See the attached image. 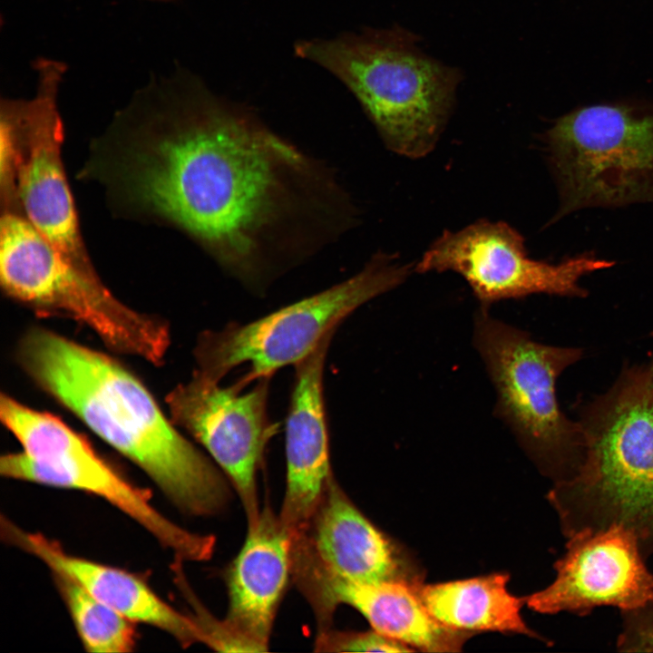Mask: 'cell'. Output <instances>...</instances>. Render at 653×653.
<instances>
[{
    "mask_svg": "<svg viewBox=\"0 0 653 653\" xmlns=\"http://www.w3.org/2000/svg\"><path fill=\"white\" fill-rule=\"evenodd\" d=\"M83 173L116 215L180 230L251 287L356 219L332 169L179 65L116 112Z\"/></svg>",
    "mask_w": 653,
    "mask_h": 653,
    "instance_id": "obj_1",
    "label": "cell"
},
{
    "mask_svg": "<svg viewBox=\"0 0 653 653\" xmlns=\"http://www.w3.org/2000/svg\"><path fill=\"white\" fill-rule=\"evenodd\" d=\"M18 359L39 387L139 466L176 507L194 516L224 507L221 474L117 360L41 327L24 336Z\"/></svg>",
    "mask_w": 653,
    "mask_h": 653,
    "instance_id": "obj_2",
    "label": "cell"
},
{
    "mask_svg": "<svg viewBox=\"0 0 653 653\" xmlns=\"http://www.w3.org/2000/svg\"><path fill=\"white\" fill-rule=\"evenodd\" d=\"M584 457L548 500L568 539L617 525L653 555V384L647 367L623 372L579 421Z\"/></svg>",
    "mask_w": 653,
    "mask_h": 653,
    "instance_id": "obj_3",
    "label": "cell"
},
{
    "mask_svg": "<svg viewBox=\"0 0 653 653\" xmlns=\"http://www.w3.org/2000/svg\"><path fill=\"white\" fill-rule=\"evenodd\" d=\"M421 39L395 24L298 41L294 51L346 85L389 150L417 159L437 143L463 79L458 67L424 52Z\"/></svg>",
    "mask_w": 653,
    "mask_h": 653,
    "instance_id": "obj_4",
    "label": "cell"
},
{
    "mask_svg": "<svg viewBox=\"0 0 653 653\" xmlns=\"http://www.w3.org/2000/svg\"><path fill=\"white\" fill-rule=\"evenodd\" d=\"M0 283L7 297L37 315L60 316L89 326L111 349L163 362L167 323L137 312L115 297L96 271L65 258L23 214L3 210Z\"/></svg>",
    "mask_w": 653,
    "mask_h": 653,
    "instance_id": "obj_5",
    "label": "cell"
},
{
    "mask_svg": "<svg viewBox=\"0 0 653 653\" xmlns=\"http://www.w3.org/2000/svg\"><path fill=\"white\" fill-rule=\"evenodd\" d=\"M473 343L496 393L494 414L554 483L572 478L584 439L579 422L560 411L555 385L581 349L537 342L482 307L474 315Z\"/></svg>",
    "mask_w": 653,
    "mask_h": 653,
    "instance_id": "obj_6",
    "label": "cell"
},
{
    "mask_svg": "<svg viewBox=\"0 0 653 653\" xmlns=\"http://www.w3.org/2000/svg\"><path fill=\"white\" fill-rule=\"evenodd\" d=\"M32 65L34 95L1 100L2 210L23 214L65 258L95 271L61 156L64 130L58 96L67 65L50 58H36Z\"/></svg>",
    "mask_w": 653,
    "mask_h": 653,
    "instance_id": "obj_7",
    "label": "cell"
},
{
    "mask_svg": "<svg viewBox=\"0 0 653 653\" xmlns=\"http://www.w3.org/2000/svg\"><path fill=\"white\" fill-rule=\"evenodd\" d=\"M412 271L411 265L397 256L378 252L356 275L329 288L248 324L205 331L194 349L196 371L220 382L248 363L249 371L240 378L244 384L270 378L280 368L306 358L346 317L397 288Z\"/></svg>",
    "mask_w": 653,
    "mask_h": 653,
    "instance_id": "obj_8",
    "label": "cell"
},
{
    "mask_svg": "<svg viewBox=\"0 0 653 653\" xmlns=\"http://www.w3.org/2000/svg\"><path fill=\"white\" fill-rule=\"evenodd\" d=\"M560 206L554 219L587 207L653 200V108L597 104L547 132Z\"/></svg>",
    "mask_w": 653,
    "mask_h": 653,
    "instance_id": "obj_9",
    "label": "cell"
},
{
    "mask_svg": "<svg viewBox=\"0 0 653 653\" xmlns=\"http://www.w3.org/2000/svg\"><path fill=\"white\" fill-rule=\"evenodd\" d=\"M0 418L23 448L1 457L3 476L93 493L138 522L176 558L196 561L207 553V535L189 531L166 518L151 503L146 491L124 478L59 417L2 394Z\"/></svg>",
    "mask_w": 653,
    "mask_h": 653,
    "instance_id": "obj_10",
    "label": "cell"
},
{
    "mask_svg": "<svg viewBox=\"0 0 653 653\" xmlns=\"http://www.w3.org/2000/svg\"><path fill=\"white\" fill-rule=\"evenodd\" d=\"M610 260L583 253L558 264L528 256L523 237L502 221L478 220L458 231L445 230L414 270L453 271L470 286L481 307L532 294L584 297L581 277L612 267Z\"/></svg>",
    "mask_w": 653,
    "mask_h": 653,
    "instance_id": "obj_11",
    "label": "cell"
},
{
    "mask_svg": "<svg viewBox=\"0 0 653 653\" xmlns=\"http://www.w3.org/2000/svg\"><path fill=\"white\" fill-rule=\"evenodd\" d=\"M270 378L248 391L239 379L221 386L197 371L166 398L171 418L210 453L228 475L244 506L248 525L258 521L257 473L278 424L268 414Z\"/></svg>",
    "mask_w": 653,
    "mask_h": 653,
    "instance_id": "obj_12",
    "label": "cell"
},
{
    "mask_svg": "<svg viewBox=\"0 0 653 653\" xmlns=\"http://www.w3.org/2000/svg\"><path fill=\"white\" fill-rule=\"evenodd\" d=\"M646 560L634 534L621 526L578 533L568 538L554 563V580L525 597V603L542 614L581 617L602 606L639 608L653 599V573Z\"/></svg>",
    "mask_w": 653,
    "mask_h": 653,
    "instance_id": "obj_13",
    "label": "cell"
},
{
    "mask_svg": "<svg viewBox=\"0 0 653 653\" xmlns=\"http://www.w3.org/2000/svg\"><path fill=\"white\" fill-rule=\"evenodd\" d=\"M335 332L327 334L310 355L295 365L286 422L287 484L279 514L291 537L307 530L332 476L323 374Z\"/></svg>",
    "mask_w": 653,
    "mask_h": 653,
    "instance_id": "obj_14",
    "label": "cell"
},
{
    "mask_svg": "<svg viewBox=\"0 0 653 653\" xmlns=\"http://www.w3.org/2000/svg\"><path fill=\"white\" fill-rule=\"evenodd\" d=\"M294 571L297 583L321 624L331 618L338 604H347L358 610L375 631L419 650L460 651L468 638L464 631L437 621L422 602L416 585L403 579L356 583L305 566Z\"/></svg>",
    "mask_w": 653,
    "mask_h": 653,
    "instance_id": "obj_15",
    "label": "cell"
},
{
    "mask_svg": "<svg viewBox=\"0 0 653 653\" xmlns=\"http://www.w3.org/2000/svg\"><path fill=\"white\" fill-rule=\"evenodd\" d=\"M292 564L356 583L401 580L394 544L330 477L307 530L292 538Z\"/></svg>",
    "mask_w": 653,
    "mask_h": 653,
    "instance_id": "obj_16",
    "label": "cell"
},
{
    "mask_svg": "<svg viewBox=\"0 0 653 653\" xmlns=\"http://www.w3.org/2000/svg\"><path fill=\"white\" fill-rule=\"evenodd\" d=\"M292 538L269 507L229 566V608L223 621L244 652L267 651L276 611L292 569Z\"/></svg>",
    "mask_w": 653,
    "mask_h": 653,
    "instance_id": "obj_17",
    "label": "cell"
},
{
    "mask_svg": "<svg viewBox=\"0 0 653 653\" xmlns=\"http://www.w3.org/2000/svg\"><path fill=\"white\" fill-rule=\"evenodd\" d=\"M4 537L41 560L55 574L65 576L92 596L134 623L157 628L181 646L203 642L192 616L184 615L163 600L146 581L124 570L77 557L43 534L26 531L2 518Z\"/></svg>",
    "mask_w": 653,
    "mask_h": 653,
    "instance_id": "obj_18",
    "label": "cell"
},
{
    "mask_svg": "<svg viewBox=\"0 0 653 653\" xmlns=\"http://www.w3.org/2000/svg\"><path fill=\"white\" fill-rule=\"evenodd\" d=\"M509 575L486 576L430 585H416L429 613L443 625L460 631H499L537 637L521 615L525 598L507 590Z\"/></svg>",
    "mask_w": 653,
    "mask_h": 653,
    "instance_id": "obj_19",
    "label": "cell"
},
{
    "mask_svg": "<svg viewBox=\"0 0 653 653\" xmlns=\"http://www.w3.org/2000/svg\"><path fill=\"white\" fill-rule=\"evenodd\" d=\"M54 574L60 594L84 648L130 652L136 644L134 622L100 601L71 579Z\"/></svg>",
    "mask_w": 653,
    "mask_h": 653,
    "instance_id": "obj_20",
    "label": "cell"
},
{
    "mask_svg": "<svg viewBox=\"0 0 653 653\" xmlns=\"http://www.w3.org/2000/svg\"><path fill=\"white\" fill-rule=\"evenodd\" d=\"M317 651L335 652H413L408 645L388 638L375 629L363 632H341L321 629L316 643Z\"/></svg>",
    "mask_w": 653,
    "mask_h": 653,
    "instance_id": "obj_21",
    "label": "cell"
},
{
    "mask_svg": "<svg viewBox=\"0 0 653 653\" xmlns=\"http://www.w3.org/2000/svg\"><path fill=\"white\" fill-rule=\"evenodd\" d=\"M620 615L616 648L622 652H653V599L639 608L620 611Z\"/></svg>",
    "mask_w": 653,
    "mask_h": 653,
    "instance_id": "obj_22",
    "label": "cell"
},
{
    "mask_svg": "<svg viewBox=\"0 0 653 653\" xmlns=\"http://www.w3.org/2000/svg\"><path fill=\"white\" fill-rule=\"evenodd\" d=\"M647 369H648L649 377L651 379V382L653 384V359H652L650 365L647 366Z\"/></svg>",
    "mask_w": 653,
    "mask_h": 653,
    "instance_id": "obj_23",
    "label": "cell"
},
{
    "mask_svg": "<svg viewBox=\"0 0 653 653\" xmlns=\"http://www.w3.org/2000/svg\"><path fill=\"white\" fill-rule=\"evenodd\" d=\"M150 1H157V2H165V3H169V2H175V1H177V0H150Z\"/></svg>",
    "mask_w": 653,
    "mask_h": 653,
    "instance_id": "obj_24",
    "label": "cell"
}]
</instances>
